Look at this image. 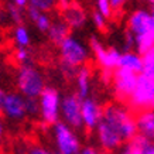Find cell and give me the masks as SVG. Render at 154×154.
I'll use <instances>...</instances> for the list:
<instances>
[{"instance_id":"cell-1","label":"cell","mask_w":154,"mask_h":154,"mask_svg":"<svg viewBox=\"0 0 154 154\" xmlns=\"http://www.w3.org/2000/svg\"><path fill=\"white\" fill-rule=\"evenodd\" d=\"M127 31L134 38V51L140 55L153 50L154 44V14L146 7L131 11L127 19Z\"/></svg>"},{"instance_id":"cell-2","label":"cell","mask_w":154,"mask_h":154,"mask_svg":"<svg viewBox=\"0 0 154 154\" xmlns=\"http://www.w3.org/2000/svg\"><path fill=\"white\" fill-rule=\"evenodd\" d=\"M58 54L61 60V72L66 78H75L76 71L81 66H85L91 57L88 44L74 34H69L58 44Z\"/></svg>"},{"instance_id":"cell-3","label":"cell","mask_w":154,"mask_h":154,"mask_svg":"<svg viewBox=\"0 0 154 154\" xmlns=\"http://www.w3.org/2000/svg\"><path fill=\"white\" fill-rule=\"evenodd\" d=\"M100 119L113 131H116L123 143L130 141L133 137L137 136L133 113L129 107L123 106L120 103H110L106 107H103Z\"/></svg>"},{"instance_id":"cell-4","label":"cell","mask_w":154,"mask_h":154,"mask_svg":"<svg viewBox=\"0 0 154 154\" xmlns=\"http://www.w3.org/2000/svg\"><path fill=\"white\" fill-rule=\"evenodd\" d=\"M16 85L20 95H23L24 98L34 99H37L47 86L44 74L34 64L20 65L16 74Z\"/></svg>"},{"instance_id":"cell-5","label":"cell","mask_w":154,"mask_h":154,"mask_svg":"<svg viewBox=\"0 0 154 154\" xmlns=\"http://www.w3.org/2000/svg\"><path fill=\"white\" fill-rule=\"evenodd\" d=\"M127 102L131 109L137 112L150 110L154 105V76L137 74L134 89Z\"/></svg>"},{"instance_id":"cell-6","label":"cell","mask_w":154,"mask_h":154,"mask_svg":"<svg viewBox=\"0 0 154 154\" xmlns=\"http://www.w3.org/2000/svg\"><path fill=\"white\" fill-rule=\"evenodd\" d=\"M38 107L40 116L45 125H55L60 122V105L61 95L58 89L54 86H45L41 95L38 96Z\"/></svg>"},{"instance_id":"cell-7","label":"cell","mask_w":154,"mask_h":154,"mask_svg":"<svg viewBox=\"0 0 154 154\" xmlns=\"http://www.w3.org/2000/svg\"><path fill=\"white\" fill-rule=\"evenodd\" d=\"M55 141L57 154H78L81 150V140L76 131L65 125L64 122H57L52 129Z\"/></svg>"},{"instance_id":"cell-8","label":"cell","mask_w":154,"mask_h":154,"mask_svg":"<svg viewBox=\"0 0 154 154\" xmlns=\"http://www.w3.org/2000/svg\"><path fill=\"white\" fill-rule=\"evenodd\" d=\"M88 47L89 51H92L95 54V58L98 61V64L106 72V75H110L115 69H117L119 57H120L119 50H116V48H106L103 45V42L96 35H92L89 38Z\"/></svg>"},{"instance_id":"cell-9","label":"cell","mask_w":154,"mask_h":154,"mask_svg":"<svg viewBox=\"0 0 154 154\" xmlns=\"http://www.w3.org/2000/svg\"><path fill=\"white\" fill-rule=\"evenodd\" d=\"M60 117L62 122L72 129L82 127V117H81V99L76 94H68L61 98L60 105Z\"/></svg>"},{"instance_id":"cell-10","label":"cell","mask_w":154,"mask_h":154,"mask_svg":"<svg viewBox=\"0 0 154 154\" xmlns=\"http://www.w3.org/2000/svg\"><path fill=\"white\" fill-rule=\"evenodd\" d=\"M110 79H112L113 92L116 95V98L119 100L127 102V99L130 98L131 92L134 89L136 81H137V74L117 68V69H115L112 72Z\"/></svg>"},{"instance_id":"cell-11","label":"cell","mask_w":154,"mask_h":154,"mask_svg":"<svg viewBox=\"0 0 154 154\" xmlns=\"http://www.w3.org/2000/svg\"><path fill=\"white\" fill-rule=\"evenodd\" d=\"M0 113L11 122H21L26 119V98L19 92H6Z\"/></svg>"},{"instance_id":"cell-12","label":"cell","mask_w":154,"mask_h":154,"mask_svg":"<svg viewBox=\"0 0 154 154\" xmlns=\"http://www.w3.org/2000/svg\"><path fill=\"white\" fill-rule=\"evenodd\" d=\"M103 107L100 103L92 96L81 99V117H82V127L88 130H95L102 117Z\"/></svg>"},{"instance_id":"cell-13","label":"cell","mask_w":154,"mask_h":154,"mask_svg":"<svg viewBox=\"0 0 154 154\" xmlns=\"http://www.w3.org/2000/svg\"><path fill=\"white\" fill-rule=\"evenodd\" d=\"M62 10H64V13H62L64 19L62 20L66 23L69 30H81V28H84L86 26V21H88L86 13L78 5L71 3Z\"/></svg>"},{"instance_id":"cell-14","label":"cell","mask_w":154,"mask_h":154,"mask_svg":"<svg viewBox=\"0 0 154 154\" xmlns=\"http://www.w3.org/2000/svg\"><path fill=\"white\" fill-rule=\"evenodd\" d=\"M136 122V130L137 134L143 136L146 139H153L154 136V113L153 110H141L134 117Z\"/></svg>"},{"instance_id":"cell-15","label":"cell","mask_w":154,"mask_h":154,"mask_svg":"<svg viewBox=\"0 0 154 154\" xmlns=\"http://www.w3.org/2000/svg\"><path fill=\"white\" fill-rule=\"evenodd\" d=\"M75 85H76V96L79 99H85L91 95L92 89V74L89 68L81 66L75 74Z\"/></svg>"},{"instance_id":"cell-16","label":"cell","mask_w":154,"mask_h":154,"mask_svg":"<svg viewBox=\"0 0 154 154\" xmlns=\"http://www.w3.org/2000/svg\"><path fill=\"white\" fill-rule=\"evenodd\" d=\"M122 69L130 71L134 74H140L141 71V55L134 50H129V51L120 52L119 57V66Z\"/></svg>"},{"instance_id":"cell-17","label":"cell","mask_w":154,"mask_h":154,"mask_svg":"<svg viewBox=\"0 0 154 154\" xmlns=\"http://www.w3.org/2000/svg\"><path fill=\"white\" fill-rule=\"evenodd\" d=\"M69 33H71V30H69V27L66 26L65 21L62 19H58V20H52L51 21V26L48 28L47 35L54 44L58 45L64 38H66L69 35Z\"/></svg>"},{"instance_id":"cell-18","label":"cell","mask_w":154,"mask_h":154,"mask_svg":"<svg viewBox=\"0 0 154 154\" xmlns=\"http://www.w3.org/2000/svg\"><path fill=\"white\" fill-rule=\"evenodd\" d=\"M27 17L28 20L33 23V26L37 28L38 31L41 33H47L50 26H51V16L48 13H44V11H38L35 9H30L27 7Z\"/></svg>"},{"instance_id":"cell-19","label":"cell","mask_w":154,"mask_h":154,"mask_svg":"<svg viewBox=\"0 0 154 154\" xmlns=\"http://www.w3.org/2000/svg\"><path fill=\"white\" fill-rule=\"evenodd\" d=\"M13 41L17 48H30L31 45V34L24 24H17L13 28Z\"/></svg>"},{"instance_id":"cell-20","label":"cell","mask_w":154,"mask_h":154,"mask_svg":"<svg viewBox=\"0 0 154 154\" xmlns=\"http://www.w3.org/2000/svg\"><path fill=\"white\" fill-rule=\"evenodd\" d=\"M140 74L147 75V76H154V51L153 50L141 55Z\"/></svg>"},{"instance_id":"cell-21","label":"cell","mask_w":154,"mask_h":154,"mask_svg":"<svg viewBox=\"0 0 154 154\" xmlns=\"http://www.w3.org/2000/svg\"><path fill=\"white\" fill-rule=\"evenodd\" d=\"M57 0H28V6L30 9H35L38 11H44V13H50L55 9Z\"/></svg>"},{"instance_id":"cell-22","label":"cell","mask_w":154,"mask_h":154,"mask_svg":"<svg viewBox=\"0 0 154 154\" xmlns=\"http://www.w3.org/2000/svg\"><path fill=\"white\" fill-rule=\"evenodd\" d=\"M6 16L16 26L17 24H23V21H24V11L21 9H19V7H16V6L10 5V3L6 7Z\"/></svg>"},{"instance_id":"cell-23","label":"cell","mask_w":154,"mask_h":154,"mask_svg":"<svg viewBox=\"0 0 154 154\" xmlns=\"http://www.w3.org/2000/svg\"><path fill=\"white\" fill-rule=\"evenodd\" d=\"M14 58L20 65L33 64V54L30 51V48H17L14 52Z\"/></svg>"},{"instance_id":"cell-24","label":"cell","mask_w":154,"mask_h":154,"mask_svg":"<svg viewBox=\"0 0 154 154\" xmlns=\"http://www.w3.org/2000/svg\"><path fill=\"white\" fill-rule=\"evenodd\" d=\"M96 11H99L107 20L110 19L113 16V13H115L109 0H96Z\"/></svg>"},{"instance_id":"cell-25","label":"cell","mask_w":154,"mask_h":154,"mask_svg":"<svg viewBox=\"0 0 154 154\" xmlns=\"http://www.w3.org/2000/svg\"><path fill=\"white\" fill-rule=\"evenodd\" d=\"M40 113V107H38V99L34 98H26V116L35 117Z\"/></svg>"},{"instance_id":"cell-26","label":"cell","mask_w":154,"mask_h":154,"mask_svg":"<svg viewBox=\"0 0 154 154\" xmlns=\"http://www.w3.org/2000/svg\"><path fill=\"white\" fill-rule=\"evenodd\" d=\"M91 20H92V23H94V26L98 30H106L107 27V19H105L102 14L99 13V11H96V10H94L92 11V14H91Z\"/></svg>"},{"instance_id":"cell-27","label":"cell","mask_w":154,"mask_h":154,"mask_svg":"<svg viewBox=\"0 0 154 154\" xmlns=\"http://www.w3.org/2000/svg\"><path fill=\"white\" fill-rule=\"evenodd\" d=\"M123 45L126 47V51L129 50H134V38L129 31H125V35H123Z\"/></svg>"},{"instance_id":"cell-28","label":"cell","mask_w":154,"mask_h":154,"mask_svg":"<svg viewBox=\"0 0 154 154\" xmlns=\"http://www.w3.org/2000/svg\"><path fill=\"white\" fill-rule=\"evenodd\" d=\"M27 154H55L52 153L51 150H48L47 147H42V146H33L27 150Z\"/></svg>"},{"instance_id":"cell-29","label":"cell","mask_w":154,"mask_h":154,"mask_svg":"<svg viewBox=\"0 0 154 154\" xmlns=\"http://www.w3.org/2000/svg\"><path fill=\"white\" fill-rule=\"evenodd\" d=\"M110 2V6H112L113 11H116V10H122L125 6L127 5V2L129 0H109Z\"/></svg>"},{"instance_id":"cell-30","label":"cell","mask_w":154,"mask_h":154,"mask_svg":"<svg viewBox=\"0 0 154 154\" xmlns=\"http://www.w3.org/2000/svg\"><path fill=\"white\" fill-rule=\"evenodd\" d=\"M10 5L16 6V7H19V9H26L28 6V0H10Z\"/></svg>"},{"instance_id":"cell-31","label":"cell","mask_w":154,"mask_h":154,"mask_svg":"<svg viewBox=\"0 0 154 154\" xmlns=\"http://www.w3.org/2000/svg\"><path fill=\"white\" fill-rule=\"evenodd\" d=\"M78 154H99V153H98V150L94 149V147H84V149L79 150Z\"/></svg>"},{"instance_id":"cell-32","label":"cell","mask_w":154,"mask_h":154,"mask_svg":"<svg viewBox=\"0 0 154 154\" xmlns=\"http://www.w3.org/2000/svg\"><path fill=\"white\" fill-rule=\"evenodd\" d=\"M5 96H6V91L3 88H0V107L3 105V100H5Z\"/></svg>"},{"instance_id":"cell-33","label":"cell","mask_w":154,"mask_h":154,"mask_svg":"<svg viewBox=\"0 0 154 154\" xmlns=\"http://www.w3.org/2000/svg\"><path fill=\"white\" fill-rule=\"evenodd\" d=\"M117 154H133L131 153V150L129 149V147H125V149H122V150H119V151H117Z\"/></svg>"},{"instance_id":"cell-34","label":"cell","mask_w":154,"mask_h":154,"mask_svg":"<svg viewBox=\"0 0 154 154\" xmlns=\"http://www.w3.org/2000/svg\"><path fill=\"white\" fill-rule=\"evenodd\" d=\"M3 131H5V129H3V123H2V119H0V141H2V137H3Z\"/></svg>"},{"instance_id":"cell-35","label":"cell","mask_w":154,"mask_h":154,"mask_svg":"<svg viewBox=\"0 0 154 154\" xmlns=\"http://www.w3.org/2000/svg\"><path fill=\"white\" fill-rule=\"evenodd\" d=\"M2 40H3V37H2V31H0V44H2Z\"/></svg>"},{"instance_id":"cell-36","label":"cell","mask_w":154,"mask_h":154,"mask_svg":"<svg viewBox=\"0 0 154 154\" xmlns=\"http://www.w3.org/2000/svg\"><path fill=\"white\" fill-rule=\"evenodd\" d=\"M146 2H149V3H151V5H153V2H154V0H146Z\"/></svg>"}]
</instances>
